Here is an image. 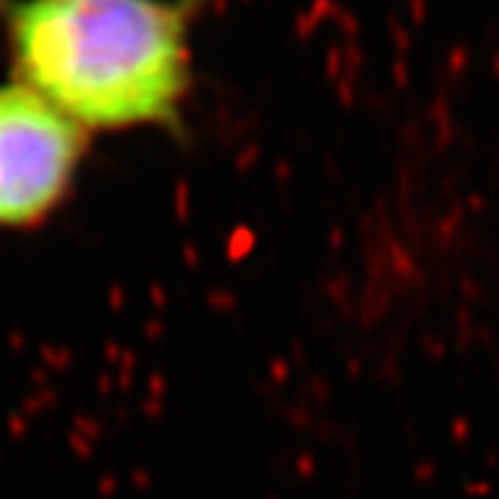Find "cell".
<instances>
[{
	"label": "cell",
	"instance_id": "1",
	"mask_svg": "<svg viewBox=\"0 0 499 499\" xmlns=\"http://www.w3.org/2000/svg\"><path fill=\"white\" fill-rule=\"evenodd\" d=\"M6 11L20 84L84 131L178 117L192 81L180 3L17 0Z\"/></svg>",
	"mask_w": 499,
	"mask_h": 499
},
{
	"label": "cell",
	"instance_id": "2",
	"mask_svg": "<svg viewBox=\"0 0 499 499\" xmlns=\"http://www.w3.org/2000/svg\"><path fill=\"white\" fill-rule=\"evenodd\" d=\"M84 156V128L25 84L0 86V228L42 222Z\"/></svg>",
	"mask_w": 499,
	"mask_h": 499
}]
</instances>
